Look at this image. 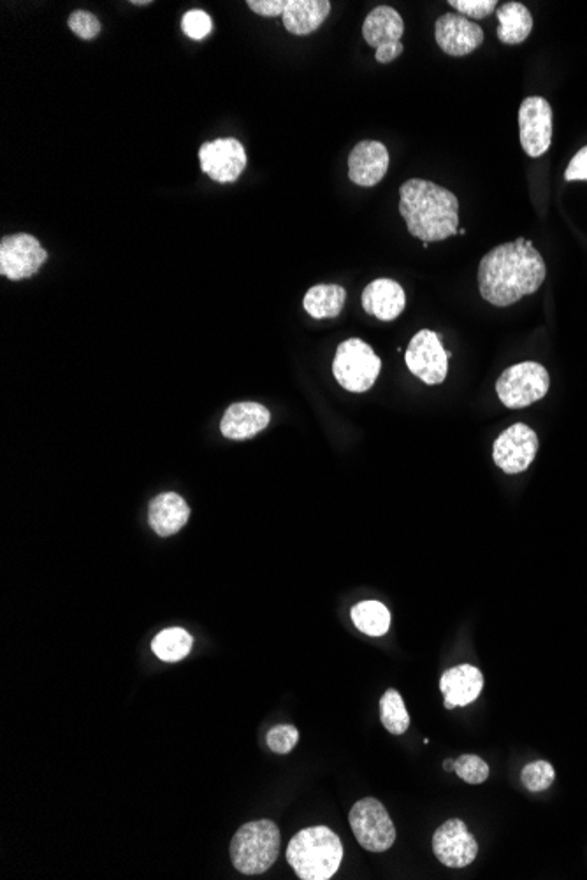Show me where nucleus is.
I'll list each match as a JSON object with an SVG mask.
<instances>
[{
    "mask_svg": "<svg viewBox=\"0 0 587 880\" xmlns=\"http://www.w3.org/2000/svg\"><path fill=\"white\" fill-rule=\"evenodd\" d=\"M545 276L547 267L537 248L531 241L517 238L514 243L496 246L480 260V296L493 306L507 308L535 294Z\"/></svg>",
    "mask_w": 587,
    "mask_h": 880,
    "instance_id": "obj_1",
    "label": "nucleus"
},
{
    "mask_svg": "<svg viewBox=\"0 0 587 880\" xmlns=\"http://www.w3.org/2000/svg\"><path fill=\"white\" fill-rule=\"evenodd\" d=\"M399 213L408 232L422 243H436L459 232V201L433 181L408 180L399 188Z\"/></svg>",
    "mask_w": 587,
    "mask_h": 880,
    "instance_id": "obj_2",
    "label": "nucleus"
},
{
    "mask_svg": "<svg viewBox=\"0 0 587 880\" xmlns=\"http://www.w3.org/2000/svg\"><path fill=\"white\" fill-rule=\"evenodd\" d=\"M343 859V845L327 826H313L299 831L290 840L287 861L303 880H327L338 872Z\"/></svg>",
    "mask_w": 587,
    "mask_h": 880,
    "instance_id": "obj_3",
    "label": "nucleus"
},
{
    "mask_svg": "<svg viewBox=\"0 0 587 880\" xmlns=\"http://www.w3.org/2000/svg\"><path fill=\"white\" fill-rule=\"evenodd\" d=\"M280 852V831L273 821L262 819L241 826L232 837V865L245 875L268 872Z\"/></svg>",
    "mask_w": 587,
    "mask_h": 880,
    "instance_id": "obj_4",
    "label": "nucleus"
},
{
    "mask_svg": "<svg viewBox=\"0 0 587 880\" xmlns=\"http://www.w3.org/2000/svg\"><path fill=\"white\" fill-rule=\"evenodd\" d=\"M380 369V357L368 343L357 338L343 341L334 355V378L348 392L363 394L370 390L377 382Z\"/></svg>",
    "mask_w": 587,
    "mask_h": 880,
    "instance_id": "obj_5",
    "label": "nucleus"
},
{
    "mask_svg": "<svg viewBox=\"0 0 587 880\" xmlns=\"http://www.w3.org/2000/svg\"><path fill=\"white\" fill-rule=\"evenodd\" d=\"M551 378L547 369L538 362H521L505 369L496 382V392L510 410H521L544 399L549 392Z\"/></svg>",
    "mask_w": 587,
    "mask_h": 880,
    "instance_id": "obj_6",
    "label": "nucleus"
},
{
    "mask_svg": "<svg viewBox=\"0 0 587 880\" xmlns=\"http://www.w3.org/2000/svg\"><path fill=\"white\" fill-rule=\"evenodd\" d=\"M350 826L366 851L384 852L396 842L394 823L384 805L375 798L357 801L350 810Z\"/></svg>",
    "mask_w": 587,
    "mask_h": 880,
    "instance_id": "obj_7",
    "label": "nucleus"
},
{
    "mask_svg": "<svg viewBox=\"0 0 587 880\" xmlns=\"http://www.w3.org/2000/svg\"><path fill=\"white\" fill-rule=\"evenodd\" d=\"M450 352H445L438 332L419 331L406 350L405 362L412 375L426 385H440L449 373Z\"/></svg>",
    "mask_w": 587,
    "mask_h": 880,
    "instance_id": "obj_8",
    "label": "nucleus"
},
{
    "mask_svg": "<svg viewBox=\"0 0 587 880\" xmlns=\"http://www.w3.org/2000/svg\"><path fill=\"white\" fill-rule=\"evenodd\" d=\"M405 34V22L398 11L389 6H378L366 16L363 36L371 48H375V58L380 64H391L403 53L401 37Z\"/></svg>",
    "mask_w": 587,
    "mask_h": 880,
    "instance_id": "obj_9",
    "label": "nucleus"
},
{
    "mask_svg": "<svg viewBox=\"0 0 587 880\" xmlns=\"http://www.w3.org/2000/svg\"><path fill=\"white\" fill-rule=\"evenodd\" d=\"M48 253L30 234H11L0 241V275L13 282L36 275Z\"/></svg>",
    "mask_w": 587,
    "mask_h": 880,
    "instance_id": "obj_10",
    "label": "nucleus"
},
{
    "mask_svg": "<svg viewBox=\"0 0 587 880\" xmlns=\"http://www.w3.org/2000/svg\"><path fill=\"white\" fill-rule=\"evenodd\" d=\"M538 452V436L526 424H514L498 436L493 459L507 475H517L530 468Z\"/></svg>",
    "mask_w": 587,
    "mask_h": 880,
    "instance_id": "obj_11",
    "label": "nucleus"
},
{
    "mask_svg": "<svg viewBox=\"0 0 587 880\" xmlns=\"http://www.w3.org/2000/svg\"><path fill=\"white\" fill-rule=\"evenodd\" d=\"M519 132L524 152L531 159L542 157L552 141V108L544 97H528L519 109Z\"/></svg>",
    "mask_w": 587,
    "mask_h": 880,
    "instance_id": "obj_12",
    "label": "nucleus"
},
{
    "mask_svg": "<svg viewBox=\"0 0 587 880\" xmlns=\"http://www.w3.org/2000/svg\"><path fill=\"white\" fill-rule=\"evenodd\" d=\"M199 160L203 173L211 180L234 183L247 167V152L238 139H217L201 146Z\"/></svg>",
    "mask_w": 587,
    "mask_h": 880,
    "instance_id": "obj_13",
    "label": "nucleus"
},
{
    "mask_svg": "<svg viewBox=\"0 0 587 880\" xmlns=\"http://www.w3.org/2000/svg\"><path fill=\"white\" fill-rule=\"evenodd\" d=\"M433 852L443 865L464 868L477 858L479 844L461 819H450L435 831Z\"/></svg>",
    "mask_w": 587,
    "mask_h": 880,
    "instance_id": "obj_14",
    "label": "nucleus"
},
{
    "mask_svg": "<svg viewBox=\"0 0 587 880\" xmlns=\"http://www.w3.org/2000/svg\"><path fill=\"white\" fill-rule=\"evenodd\" d=\"M435 37L443 53L464 57L484 43V30L466 16L447 13L436 20Z\"/></svg>",
    "mask_w": 587,
    "mask_h": 880,
    "instance_id": "obj_15",
    "label": "nucleus"
},
{
    "mask_svg": "<svg viewBox=\"0 0 587 880\" xmlns=\"http://www.w3.org/2000/svg\"><path fill=\"white\" fill-rule=\"evenodd\" d=\"M389 152L378 141H361L348 157V178L359 187H375L389 169Z\"/></svg>",
    "mask_w": 587,
    "mask_h": 880,
    "instance_id": "obj_16",
    "label": "nucleus"
},
{
    "mask_svg": "<svg viewBox=\"0 0 587 880\" xmlns=\"http://www.w3.org/2000/svg\"><path fill=\"white\" fill-rule=\"evenodd\" d=\"M445 708L466 707L479 698L484 689V675L472 664H461L445 671L440 680Z\"/></svg>",
    "mask_w": 587,
    "mask_h": 880,
    "instance_id": "obj_17",
    "label": "nucleus"
},
{
    "mask_svg": "<svg viewBox=\"0 0 587 880\" xmlns=\"http://www.w3.org/2000/svg\"><path fill=\"white\" fill-rule=\"evenodd\" d=\"M269 420L271 415L268 408L262 404L252 401L234 403L227 408L224 419L220 422V431L229 440H250L268 427Z\"/></svg>",
    "mask_w": 587,
    "mask_h": 880,
    "instance_id": "obj_18",
    "label": "nucleus"
},
{
    "mask_svg": "<svg viewBox=\"0 0 587 880\" xmlns=\"http://www.w3.org/2000/svg\"><path fill=\"white\" fill-rule=\"evenodd\" d=\"M361 303H363L366 313L377 317L378 320L391 322V320H396L405 311V290L394 280L380 278V280L371 282L364 289Z\"/></svg>",
    "mask_w": 587,
    "mask_h": 880,
    "instance_id": "obj_19",
    "label": "nucleus"
},
{
    "mask_svg": "<svg viewBox=\"0 0 587 880\" xmlns=\"http://www.w3.org/2000/svg\"><path fill=\"white\" fill-rule=\"evenodd\" d=\"M331 13L327 0H285L282 22L289 34L308 36L326 22Z\"/></svg>",
    "mask_w": 587,
    "mask_h": 880,
    "instance_id": "obj_20",
    "label": "nucleus"
},
{
    "mask_svg": "<svg viewBox=\"0 0 587 880\" xmlns=\"http://www.w3.org/2000/svg\"><path fill=\"white\" fill-rule=\"evenodd\" d=\"M190 517V508L185 499L174 492L160 494L148 506V522L159 536H173L178 533Z\"/></svg>",
    "mask_w": 587,
    "mask_h": 880,
    "instance_id": "obj_21",
    "label": "nucleus"
},
{
    "mask_svg": "<svg viewBox=\"0 0 587 880\" xmlns=\"http://www.w3.org/2000/svg\"><path fill=\"white\" fill-rule=\"evenodd\" d=\"M498 22V39L508 46L524 43L533 30V16L521 2H507L500 6Z\"/></svg>",
    "mask_w": 587,
    "mask_h": 880,
    "instance_id": "obj_22",
    "label": "nucleus"
},
{
    "mask_svg": "<svg viewBox=\"0 0 587 880\" xmlns=\"http://www.w3.org/2000/svg\"><path fill=\"white\" fill-rule=\"evenodd\" d=\"M347 301V292L340 285H315L306 292L303 308L310 317L336 318Z\"/></svg>",
    "mask_w": 587,
    "mask_h": 880,
    "instance_id": "obj_23",
    "label": "nucleus"
},
{
    "mask_svg": "<svg viewBox=\"0 0 587 880\" xmlns=\"http://www.w3.org/2000/svg\"><path fill=\"white\" fill-rule=\"evenodd\" d=\"M352 621L368 636H384L391 628V612L380 601H363L352 608Z\"/></svg>",
    "mask_w": 587,
    "mask_h": 880,
    "instance_id": "obj_24",
    "label": "nucleus"
},
{
    "mask_svg": "<svg viewBox=\"0 0 587 880\" xmlns=\"http://www.w3.org/2000/svg\"><path fill=\"white\" fill-rule=\"evenodd\" d=\"M192 645L194 638L185 629L169 628L153 638L152 650L162 661L176 663L189 656Z\"/></svg>",
    "mask_w": 587,
    "mask_h": 880,
    "instance_id": "obj_25",
    "label": "nucleus"
},
{
    "mask_svg": "<svg viewBox=\"0 0 587 880\" xmlns=\"http://www.w3.org/2000/svg\"><path fill=\"white\" fill-rule=\"evenodd\" d=\"M380 719L391 735H405L410 728V715L405 701L396 689H389L380 700Z\"/></svg>",
    "mask_w": 587,
    "mask_h": 880,
    "instance_id": "obj_26",
    "label": "nucleus"
},
{
    "mask_svg": "<svg viewBox=\"0 0 587 880\" xmlns=\"http://www.w3.org/2000/svg\"><path fill=\"white\" fill-rule=\"evenodd\" d=\"M554 779H556V772H554L551 763H547V761L530 763V765L524 766L521 773L522 784L531 793H540V791L549 789Z\"/></svg>",
    "mask_w": 587,
    "mask_h": 880,
    "instance_id": "obj_27",
    "label": "nucleus"
},
{
    "mask_svg": "<svg viewBox=\"0 0 587 880\" xmlns=\"http://www.w3.org/2000/svg\"><path fill=\"white\" fill-rule=\"evenodd\" d=\"M454 772L457 773V777L459 779H463L464 782H468V784H472V786H479V784H484L487 779H489V765H487L484 759L479 758V756H475V754H463L461 758L456 759V768H454Z\"/></svg>",
    "mask_w": 587,
    "mask_h": 880,
    "instance_id": "obj_28",
    "label": "nucleus"
},
{
    "mask_svg": "<svg viewBox=\"0 0 587 880\" xmlns=\"http://www.w3.org/2000/svg\"><path fill=\"white\" fill-rule=\"evenodd\" d=\"M266 742L269 749L276 754H289L298 745L299 731L292 724H280L269 729Z\"/></svg>",
    "mask_w": 587,
    "mask_h": 880,
    "instance_id": "obj_29",
    "label": "nucleus"
},
{
    "mask_svg": "<svg viewBox=\"0 0 587 880\" xmlns=\"http://www.w3.org/2000/svg\"><path fill=\"white\" fill-rule=\"evenodd\" d=\"M211 27L210 15L203 9H192L183 15V34L194 41H203L204 37L210 36Z\"/></svg>",
    "mask_w": 587,
    "mask_h": 880,
    "instance_id": "obj_30",
    "label": "nucleus"
},
{
    "mask_svg": "<svg viewBox=\"0 0 587 880\" xmlns=\"http://www.w3.org/2000/svg\"><path fill=\"white\" fill-rule=\"evenodd\" d=\"M67 25L76 36L85 39V41L95 39L101 34V22L97 20V16L92 15L90 11H83V9L74 11L73 15L69 16Z\"/></svg>",
    "mask_w": 587,
    "mask_h": 880,
    "instance_id": "obj_31",
    "label": "nucleus"
},
{
    "mask_svg": "<svg viewBox=\"0 0 587 880\" xmlns=\"http://www.w3.org/2000/svg\"><path fill=\"white\" fill-rule=\"evenodd\" d=\"M449 6L457 9L459 15L470 16L473 20H482L493 13L498 2L496 0H449Z\"/></svg>",
    "mask_w": 587,
    "mask_h": 880,
    "instance_id": "obj_32",
    "label": "nucleus"
},
{
    "mask_svg": "<svg viewBox=\"0 0 587 880\" xmlns=\"http://www.w3.org/2000/svg\"><path fill=\"white\" fill-rule=\"evenodd\" d=\"M247 6L257 15L278 18L283 15L285 0H248Z\"/></svg>",
    "mask_w": 587,
    "mask_h": 880,
    "instance_id": "obj_33",
    "label": "nucleus"
},
{
    "mask_svg": "<svg viewBox=\"0 0 587 880\" xmlns=\"http://www.w3.org/2000/svg\"><path fill=\"white\" fill-rule=\"evenodd\" d=\"M566 181H587V146H584L568 164L565 173Z\"/></svg>",
    "mask_w": 587,
    "mask_h": 880,
    "instance_id": "obj_34",
    "label": "nucleus"
},
{
    "mask_svg": "<svg viewBox=\"0 0 587 880\" xmlns=\"http://www.w3.org/2000/svg\"><path fill=\"white\" fill-rule=\"evenodd\" d=\"M443 768H445V772H454V768H456V761H454V759H447V761L443 763Z\"/></svg>",
    "mask_w": 587,
    "mask_h": 880,
    "instance_id": "obj_35",
    "label": "nucleus"
},
{
    "mask_svg": "<svg viewBox=\"0 0 587 880\" xmlns=\"http://www.w3.org/2000/svg\"><path fill=\"white\" fill-rule=\"evenodd\" d=\"M132 4H134V6H148V4H152V2H150V0H145V2H138V0H134Z\"/></svg>",
    "mask_w": 587,
    "mask_h": 880,
    "instance_id": "obj_36",
    "label": "nucleus"
}]
</instances>
